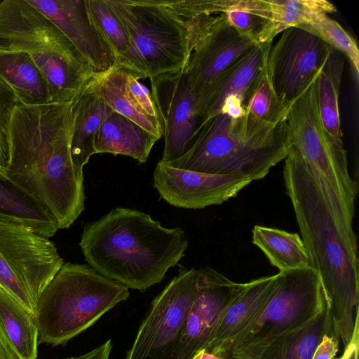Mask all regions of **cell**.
I'll list each match as a JSON object with an SVG mask.
<instances>
[{
    "label": "cell",
    "instance_id": "obj_1",
    "mask_svg": "<svg viewBox=\"0 0 359 359\" xmlns=\"http://www.w3.org/2000/svg\"><path fill=\"white\" fill-rule=\"evenodd\" d=\"M72 102L15 107L10 127V161L4 175L37 198L60 229L84 210L83 175L70 151Z\"/></svg>",
    "mask_w": 359,
    "mask_h": 359
},
{
    "label": "cell",
    "instance_id": "obj_2",
    "mask_svg": "<svg viewBox=\"0 0 359 359\" xmlns=\"http://www.w3.org/2000/svg\"><path fill=\"white\" fill-rule=\"evenodd\" d=\"M284 160L286 193L310 265L320 276L334 330L346 347L359 323L357 236L334 218L297 150L291 147Z\"/></svg>",
    "mask_w": 359,
    "mask_h": 359
},
{
    "label": "cell",
    "instance_id": "obj_3",
    "mask_svg": "<svg viewBox=\"0 0 359 359\" xmlns=\"http://www.w3.org/2000/svg\"><path fill=\"white\" fill-rule=\"evenodd\" d=\"M79 245L99 274L143 292L178 264L189 242L180 227L166 228L142 211L116 207L84 228Z\"/></svg>",
    "mask_w": 359,
    "mask_h": 359
},
{
    "label": "cell",
    "instance_id": "obj_4",
    "mask_svg": "<svg viewBox=\"0 0 359 359\" xmlns=\"http://www.w3.org/2000/svg\"><path fill=\"white\" fill-rule=\"evenodd\" d=\"M291 147L287 121L269 123L247 111L238 117L219 112L202 121L184 155L166 163L252 182L266 177L287 157Z\"/></svg>",
    "mask_w": 359,
    "mask_h": 359
},
{
    "label": "cell",
    "instance_id": "obj_5",
    "mask_svg": "<svg viewBox=\"0 0 359 359\" xmlns=\"http://www.w3.org/2000/svg\"><path fill=\"white\" fill-rule=\"evenodd\" d=\"M0 50L27 53L45 76L53 103L72 102L96 74L65 35L27 0L0 2Z\"/></svg>",
    "mask_w": 359,
    "mask_h": 359
},
{
    "label": "cell",
    "instance_id": "obj_6",
    "mask_svg": "<svg viewBox=\"0 0 359 359\" xmlns=\"http://www.w3.org/2000/svg\"><path fill=\"white\" fill-rule=\"evenodd\" d=\"M129 295L127 287L89 265L65 263L36 304L39 344H66Z\"/></svg>",
    "mask_w": 359,
    "mask_h": 359
},
{
    "label": "cell",
    "instance_id": "obj_7",
    "mask_svg": "<svg viewBox=\"0 0 359 359\" xmlns=\"http://www.w3.org/2000/svg\"><path fill=\"white\" fill-rule=\"evenodd\" d=\"M123 25L130 50L122 66L151 81L186 66L193 49L188 19L165 0H107Z\"/></svg>",
    "mask_w": 359,
    "mask_h": 359
},
{
    "label": "cell",
    "instance_id": "obj_8",
    "mask_svg": "<svg viewBox=\"0 0 359 359\" xmlns=\"http://www.w3.org/2000/svg\"><path fill=\"white\" fill-rule=\"evenodd\" d=\"M318 75L290 106L287 118L290 140L332 214L351 217L355 215L358 184L349 173L344 144L336 142L321 121L314 89Z\"/></svg>",
    "mask_w": 359,
    "mask_h": 359
},
{
    "label": "cell",
    "instance_id": "obj_9",
    "mask_svg": "<svg viewBox=\"0 0 359 359\" xmlns=\"http://www.w3.org/2000/svg\"><path fill=\"white\" fill-rule=\"evenodd\" d=\"M275 276L271 292L253 322L212 354L255 359L276 338L309 321L327 302L320 276L311 266Z\"/></svg>",
    "mask_w": 359,
    "mask_h": 359
},
{
    "label": "cell",
    "instance_id": "obj_10",
    "mask_svg": "<svg viewBox=\"0 0 359 359\" xmlns=\"http://www.w3.org/2000/svg\"><path fill=\"white\" fill-rule=\"evenodd\" d=\"M64 264L49 238L0 221V288L33 316L41 294Z\"/></svg>",
    "mask_w": 359,
    "mask_h": 359
},
{
    "label": "cell",
    "instance_id": "obj_11",
    "mask_svg": "<svg viewBox=\"0 0 359 359\" xmlns=\"http://www.w3.org/2000/svg\"><path fill=\"white\" fill-rule=\"evenodd\" d=\"M178 266L177 275L151 302L126 359H175L196 294V270Z\"/></svg>",
    "mask_w": 359,
    "mask_h": 359
},
{
    "label": "cell",
    "instance_id": "obj_12",
    "mask_svg": "<svg viewBox=\"0 0 359 359\" xmlns=\"http://www.w3.org/2000/svg\"><path fill=\"white\" fill-rule=\"evenodd\" d=\"M193 49L184 67L195 101L233 61L256 44L230 26L223 14L187 18Z\"/></svg>",
    "mask_w": 359,
    "mask_h": 359
},
{
    "label": "cell",
    "instance_id": "obj_13",
    "mask_svg": "<svg viewBox=\"0 0 359 359\" xmlns=\"http://www.w3.org/2000/svg\"><path fill=\"white\" fill-rule=\"evenodd\" d=\"M280 34L269 50L266 71L278 97L291 106L318 74L332 47L297 27Z\"/></svg>",
    "mask_w": 359,
    "mask_h": 359
},
{
    "label": "cell",
    "instance_id": "obj_14",
    "mask_svg": "<svg viewBox=\"0 0 359 359\" xmlns=\"http://www.w3.org/2000/svg\"><path fill=\"white\" fill-rule=\"evenodd\" d=\"M247 285L233 282L210 266L196 270V294L175 359H191L206 346L226 310Z\"/></svg>",
    "mask_w": 359,
    "mask_h": 359
},
{
    "label": "cell",
    "instance_id": "obj_15",
    "mask_svg": "<svg viewBox=\"0 0 359 359\" xmlns=\"http://www.w3.org/2000/svg\"><path fill=\"white\" fill-rule=\"evenodd\" d=\"M151 83V93L163 123L164 148L160 161L170 163L190 149L202 121L195 112L184 67Z\"/></svg>",
    "mask_w": 359,
    "mask_h": 359
},
{
    "label": "cell",
    "instance_id": "obj_16",
    "mask_svg": "<svg viewBox=\"0 0 359 359\" xmlns=\"http://www.w3.org/2000/svg\"><path fill=\"white\" fill-rule=\"evenodd\" d=\"M250 183L233 176L179 169L161 161L154 171V187L161 198L175 207L188 209L220 205Z\"/></svg>",
    "mask_w": 359,
    "mask_h": 359
},
{
    "label": "cell",
    "instance_id": "obj_17",
    "mask_svg": "<svg viewBox=\"0 0 359 359\" xmlns=\"http://www.w3.org/2000/svg\"><path fill=\"white\" fill-rule=\"evenodd\" d=\"M46 15L90 62L95 73L115 65L113 50L93 23L87 0H27Z\"/></svg>",
    "mask_w": 359,
    "mask_h": 359
},
{
    "label": "cell",
    "instance_id": "obj_18",
    "mask_svg": "<svg viewBox=\"0 0 359 359\" xmlns=\"http://www.w3.org/2000/svg\"><path fill=\"white\" fill-rule=\"evenodd\" d=\"M271 45L272 42L256 45L233 61L207 87L194 102L196 114L201 121L219 113L229 97H238L245 103L265 69Z\"/></svg>",
    "mask_w": 359,
    "mask_h": 359
},
{
    "label": "cell",
    "instance_id": "obj_19",
    "mask_svg": "<svg viewBox=\"0 0 359 359\" xmlns=\"http://www.w3.org/2000/svg\"><path fill=\"white\" fill-rule=\"evenodd\" d=\"M72 109L73 127L70 141L71 156L77 171L83 175V166L95 154V134L106 117L114 110L99 93L94 76L72 102Z\"/></svg>",
    "mask_w": 359,
    "mask_h": 359
},
{
    "label": "cell",
    "instance_id": "obj_20",
    "mask_svg": "<svg viewBox=\"0 0 359 359\" xmlns=\"http://www.w3.org/2000/svg\"><path fill=\"white\" fill-rule=\"evenodd\" d=\"M275 275L248 283L219 320L210 341L203 349L213 353L221 345L244 331L258 316L273 289Z\"/></svg>",
    "mask_w": 359,
    "mask_h": 359
},
{
    "label": "cell",
    "instance_id": "obj_21",
    "mask_svg": "<svg viewBox=\"0 0 359 359\" xmlns=\"http://www.w3.org/2000/svg\"><path fill=\"white\" fill-rule=\"evenodd\" d=\"M158 140L142 127L113 111L102 122L94 139L95 154L125 155L142 163Z\"/></svg>",
    "mask_w": 359,
    "mask_h": 359
},
{
    "label": "cell",
    "instance_id": "obj_22",
    "mask_svg": "<svg viewBox=\"0 0 359 359\" xmlns=\"http://www.w3.org/2000/svg\"><path fill=\"white\" fill-rule=\"evenodd\" d=\"M0 221L25 226L48 238L59 229L52 215L37 198L1 172Z\"/></svg>",
    "mask_w": 359,
    "mask_h": 359
},
{
    "label": "cell",
    "instance_id": "obj_23",
    "mask_svg": "<svg viewBox=\"0 0 359 359\" xmlns=\"http://www.w3.org/2000/svg\"><path fill=\"white\" fill-rule=\"evenodd\" d=\"M0 75L20 103L31 106L53 103L48 81L27 53L0 50Z\"/></svg>",
    "mask_w": 359,
    "mask_h": 359
},
{
    "label": "cell",
    "instance_id": "obj_24",
    "mask_svg": "<svg viewBox=\"0 0 359 359\" xmlns=\"http://www.w3.org/2000/svg\"><path fill=\"white\" fill-rule=\"evenodd\" d=\"M333 334L327 302L309 321L276 338L255 359H312L323 337Z\"/></svg>",
    "mask_w": 359,
    "mask_h": 359
},
{
    "label": "cell",
    "instance_id": "obj_25",
    "mask_svg": "<svg viewBox=\"0 0 359 359\" xmlns=\"http://www.w3.org/2000/svg\"><path fill=\"white\" fill-rule=\"evenodd\" d=\"M126 73V68L116 65L104 72L96 73L94 79L99 93L114 111L131 120L158 140L161 139L163 128L141 109L128 88Z\"/></svg>",
    "mask_w": 359,
    "mask_h": 359
},
{
    "label": "cell",
    "instance_id": "obj_26",
    "mask_svg": "<svg viewBox=\"0 0 359 359\" xmlns=\"http://www.w3.org/2000/svg\"><path fill=\"white\" fill-rule=\"evenodd\" d=\"M0 332L19 359H36L39 330L34 316L0 288Z\"/></svg>",
    "mask_w": 359,
    "mask_h": 359
},
{
    "label": "cell",
    "instance_id": "obj_27",
    "mask_svg": "<svg viewBox=\"0 0 359 359\" xmlns=\"http://www.w3.org/2000/svg\"><path fill=\"white\" fill-rule=\"evenodd\" d=\"M344 62L340 52L332 48L314 83L316 100L321 121L330 137L343 143L339 97Z\"/></svg>",
    "mask_w": 359,
    "mask_h": 359
},
{
    "label": "cell",
    "instance_id": "obj_28",
    "mask_svg": "<svg viewBox=\"0 0 359 359\" xmlns=\"http://www.w3.org/2000/svg\"><path fill=\"white\" fill-rule=\"evenodd\" d=\"M252 243L264 253L279 271L311 266L306 246L297 233L255 225Z\"/></svg>",
    "mask_w": 359,
    "mask_h": 359
},
{
    "label": "cell",
    "instance_id": "obj_29",
    "mask_svg": "<svg viewBox=\"0 0 359 359\" xmlns=\"http://www.w3.org/2000/svg\"><path fill=\"white\" fill-rule=\"evenodd\" d=\"M221 14L241 36L256 44L272 42L279 34L276 24L262 15L260 0H222Z\"/></svg>",
    "mask_w": 359,
    "mask_h": 359
},
{
    "label": "cell",
    "instance_id": "obj_30",
    "mask_svg": "<svg viewBox=\"0 0 359 359\" xmlns=\"http://www.w3.org/2000/svg\"><path fill=\"white\" fill-rule=\"evenodd\" d=\"M90 18L115 56V65H123L130 50L127 32L107 0H87Z\"/></svg>",
    "mask_w": 359,
    "mask_h": 359
},
{
    "label": "cell",
    "instance_id": "obj_31",
    "mask_svg": "<svg viewBox=\"0 0 359 359\" xmlns=\"http://www.w3.org/2000/svg\"><path fill=\"white\" fill-rule=\"evenodd\" d=\"M309 32L324 41L348 59L356 79L359 72V50L355 39L326 13H317L306 22L297 27Z\"/></svg>",
    "mask_w": 359,
    "mask_h": 359
},
{
    "label": "cell",
    "instance_id": "obj_32",
    "mask_svg": "<svg viewBox=\"0 0 359 359\" xmlns=\"http://www.w3.org/2000/svg\"><path fill=\"white\" fill-rule=\"evenodd\" d=\"M266 4L279 33L304 24L317 13L336 12L334 5L326 0H267Z\"/></svg>",
    "mask_w": 359,
    "mask_h": 359
},
{
    "label": "cell",
    "instance_id": "obj_33",
    "mask_svg": "<svg viewBox=\"0 0 359 359\" xmlns=\"http://www.w3.org/2000/svg\"><path fill=\"white\" fill-rule=\"evenodd\" d=\"M245 111L254 117L269 123L287 121L290 106L276 95L266 74V67L244 103Z\"/></svg>",
    "mask_w": 359,
    "mask_h": 359
},
{
    "label": "cell",
    "instance_id": "obj_34",
    "mask_svg": "<svg viewBox=\"0 0 359 359\" xmlns=\"http://www.w3.org/2000/svg\"><path fill=\"white\" fill-rule=\"evenodd\" d=\"M20 103L15 93L0 75V172L10 161V127L15 107Z\"/></svg>",
    "mask_w": 359,
    "mask_h": 359
},
{
    "label": "cell",
    "instance_id": "obj_35",
    "mask_svg": "<svg viewBox=\"0 0 359 359\" xmlns=\"http://www.w3.org/2000/svg\"><path fill=\"white\" fill-rule=\"evenodd\" d=\"M339 338L335 334H325L317 346L312 359H334L339 351Z\"/></svg>",
    "mask_w": 359,
    "mask_h": 359
},
{
    "label": "cell",
    "instance_id": "obj_36",
    "mask_svg": "<svg viewBox=\"0 0 359 359\" xmlns=\"http://www.w3.org/2000/svg\"><path fill=\"white\" fill-rule=\"evenodd\" d=\"M112 342L109 339L100 346L80 355L67 357L64 359H109Z\"/></svg>",
    "mask_w": 359,
    "mask_h": 359
},
{
    "label": "cell",
    "instance_id": "obj_37",
    "mask_svg": "<svg viewBox=\"0 0 359 359\" xmlns=\"http://www.w3.org/2000/svg\"><path fill=\"white\" fill-rule=\"evenodd\" d=\"M359 348V324L354 330L353 336L350 343L344 347L343 354L337 359H358Z\"/></svg>",
    "mask_w": 359,
    "mask_h": 359
},
{
    "label": "cell",
    "instance_id": "obj_38",
    "mask_svg": "<svg viewBox=\"0 0 359 359\" xmlns=\"http://www.w3.org/2000/svg\"><path fill=\"white\" fill-rule=\"evenodd\" d=\"M0 359H19L10 348L0 332Z\"/></svg>",
    "mask_w": 359,
    "mask_h": 359
},
{
    "label": "cell",
    "instance_id": "obj_39",
    "mask_svg": "<svg viewBox=\"0 0 359 359\" xmlns=\"http://www.w3.org/2000/svg\"><path fill=\"white\" fill-rule=\"evenodd\" d=\"M191 359H223L216 355L206 352L204 350L199 351Z\"/></svg>",
    "mask_w": 359,
    "mask_h": 359
}]
</instances>
